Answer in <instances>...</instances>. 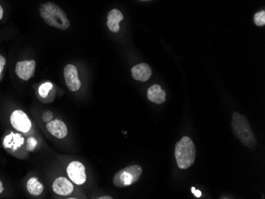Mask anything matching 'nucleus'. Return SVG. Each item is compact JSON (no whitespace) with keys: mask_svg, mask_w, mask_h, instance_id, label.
Returning a JSON list of instances; mask_svg holds the SVG:
<instances>
[{"mask_svg":"<svg viewBox=\"0 0 265 199\" xmlns=\"http://www.w3.org/2000/svg\"><path fill=\"white\" fill-rule=\"evenodd\" d=\"M39 13L45 23L50 27L66 31L70 27V21L66 13L57 4L51 2L41 4Z\"/></svg>","mask_w":265,"mask_h":199,"instance_id":"obj_1","label":"nucleus"},{"mask_svg":"<svg viewBox=\"0 0 265 199\" xmlns=\"http://www.w3.org/2000/svg\"><path fill=\"white\" fill-rule=\"evenodd\" d=\"M232 130L235 137L249 148L256 147V140L253 129L244 115L234 112L232 116Z\"/></svg>","mask_w":265,"mask_h":199,"instance_id":"obj_2","label":"nucleus"},{"mask_svg":"<svg viewBox=\"0 0 265 199\" xmlns=\"http://www.w3.org/2000/svg\"><path fill=\"white\" fill-rule=\"evenodd\" d=\"M175 157L180 169L184 170L193 165L196 160V148L190 137H183L176 143Z\"/></svg>","mask_w":265,"mask_h":199,"instance_id":"obj_3","label":"nucleus"},{"mask_svg":"<svg viewBox=\"0 0 265 199\" xmlns=\"http://www.w3.org/2000/svg\"><path fill=\"white\" fill-rule=\"evenodd\" d=\"M142 172V167L140 165L128 166L114 175L113 183L116 187L119 188L130 187L138 181Z\"/></svg>","mask_w":265,"mask_h":199,"instance_id":"obj_4","label":"nucleus"},{"mask_svg":"<svg viewBox=\"0 0 265 199\" xmlns=\"http://www.w3.org/2000/svg\"><path fill=\"white\" fill-rule=\"evenodd\" d=\"M10 122L14 130L21 134H28L32 129V122L29 118L28 115L24 112L23 110L19 109L14 110L11 113Z\"/></svg>","mask_w":265,"mask_h":199,"instance_id":"obj_5","label":"nucleus"},{"mask_svg":"<svg viewBox=\"0 0 265 199\" xmlns=\"http://www.w3.org/2000/svg\"><path fill=\"white\" fill-rule=\"evenodd\" d=\"M67 174L73 183L77 185H83L87 180L85 167L80 161L71 162L67 167Z\"/></svg>","mask_w":265,"mask_h":199,"instance_id":"obj_6","label":"nucleus"},{"mask_svg":"<svg viewBox=\"0 0 265 199\" xmlns=\"http://www.w3.org/2000/svg\"><path fill=\"white\" fill-rule=\"evenodd\" d=\"M64 80L68 89L73 92L79 91L81 87V81L79 78L78 70L73 64L66 65L64 70Z\"/></svg>","mask_w":265,"mask_h":199,"instance_id":"obj_7","label":"nucleus"},{"mask_svg":"<svg viewBox=\"0 0 265 199\" xmlns=\"http://www.w3.org/2000/svg\"><path fill=\"white\" fill-rule=\"evenodd\" d=\"M35 69L36 61L34 60L18 61L15 66V73L17 77L24 81H28L32 78L35 72Z\"/></svg>","mask_w":265,"mask_h":199,"instance_id":"obj_8","label":"nucleus"},{"mask_svg":"<svg viewBox=\"0 0 265 199\" xmlns=\"http://www.w3.org/2000/svg\"><path fill=\"white\" fill-rule=\"evenodd\" d=\"M53 190L60 196H69L74 190L73 182L65 177H58L53 183Z\"/></svg>","mask_w":265,"mask_h":199,"instance_id":"obj_9","label":"nucleus"},{"mask_svg":"<svg viewBox=\"0 0 265 199\" xmlns=\"http://www.w3.org/2000/svg\"><path fill=\"white\" fill-rule=\"evenodd\" d=\"M46 129L50 134L58 139H64L68 135V127L61 120L55 119L47 122Z\"/></svg>","mask_w":265,"mask_h":199,"instance_id":"obj_10","label":"nucleus"},{"mask_svg":"<svg viewBox=\"0 0 265 199\" xmlns=\"http://www.w3.org/2000/svg\"><path fill=\"white\" fill-rule=\"evenodd\" d=\"M131 72L132 77H134V80L141 82L148 81L153 74L150 66L146 63H141L133 67Z\"/></svg>","mask_w":265,"mask_h":199,"instance_id":"obj_11","label":"nucleus"},{"mask_svg":"<svg viewBox=\"0 0 265 199\" xmlns=\"http://www.w3.org/2000/svg\"><path fill=\"white\" fill-rule=\"evenodd\" d=\"M25 138L21 134L11 133L10 135L6 136L4 141V146L6 150L17 151L18 148L25 144Z\"/></svg>","mask_w":265,"mask_h":199,"instance_id":"obj_12","label":"nucleus"},{"mask_svg":"<svg viewBox=\"0 0 265 199\" xmlns=\"http://www.w3.org/2000/svg\"><path fill=\"white\" fill-rule=\"evenodd\" d=\"M123 14L119 10L113 9L109 12L107 25L111 32L117 33L120 31V21L123 20Z\"/></svg>","mask_w":265,"mask_h":199,"instance_id":"obj_13","label":"nucleus"},{"mask_svg":"<svg viewBox=\"0 0 265 199\" xmlns=\"http://www.w3.org/2000/svg\"><path fill=\"white\" fill-rule=\"evenodd\" d=\"M149 100L157 104H162L166 100V92L158 84L153 85L149 88L147 92Z\"/></svg>","mask_w":265,"mask_h":199,"instance_id":"obj_14","label":"nucleus"},{"mask_svg":"<svg viewBox=\"0 0 265 199\" xmlns=\"http://www.w3.org/2000/svg\"><path fill=\"white\" fill-rule=\"evenodd\" d=\"M27 189L31 195L39 196L44 191V186L36 177H32L27 181Z\"/></svg>","mask_w":265,"mask_h":199,"instance_id":"obj_15","label":"nucleus"},{"mask_svg":"<svg viewBox=\"0 0 265 199\" xmlns=\"http://www.w3.org/2000/svg\"><path fill=\"white\" fill-rule=\"evenodd\" d=\"M53 87H54V85H53L52 83H44L38 88V94L42 98H45V97L48 96V94H50V91L53 89Z\"/></svg>","mask_w":265,"mask_h":199,"instance_id":"obj_16","label":"nucleus"},{"mask_svg":"<svg viewBox=\"0 0 265 199\" xmlns=\"http://www.w3.org/2000/svg\"><path fill=\"white\" fill-rule=\"evenodd\" d=\"M254 23L257 27H263L265 25V11L257 12L254 15Z\"/></svg>","mask_w":265,"mask_h":199,"instance_id":"obj_17","label":"nucleus"},{"mask_svg":"<svg viewBox=\"0 0 265 199\" xmlns=\"http://www.w3.org/2000/svg\"><path fill=\"white\" fill-rule=\"evenodd\" d=\"M53 117H54V114H53L52 111H50V110L44 113L42 115L43 121H45V122L52 121Z\"/></svg>","mask_w":265,"mask_h":199,"instance_id":"obj_18","label":"nucleus"},{"mask_svg":"<svg viewBox=\"0 0 265 199\" xmlns=\"http://www.w3.org/2000/svg\"><path fill=\"white\" fill-rule=\"evenodd\" d=\"M6 63H7V61H6L5 57L0 54V77L2 76L3 71L5 68Z\"/></svg>","mask_w":265,"mask_h":199,"instance_id":"obj_19","label":"nucleus"},{"mask_svg":"<svg viewBox=\"0 0 265 199\" xmlns=\"http://www.w3.org/2000/svg\"><path fill=\"white\" fill-rule=\"evenodd\" d=\"M191 192L195 194L196 197H200L202 196V192L200 190H196L195 187H191Z\"/></svg>","mask_w":265,"mask_h":199,"instance_id":"obj_20","label":"nucleus"},{"mask_svg":"<svg viewBox=\"0 0 265 199\" xmlns=\"http://www.w3.org/2000/svg\"><path fill=\"white\" fill-rule=\"evenodd\" d=\"M3 17H4V8L0 5V20L2 19Z\"/></svg>","mask_w":265,"mask_h":199,"instance_id":"obj_21","label":"nucleus"},{"mask_svg":"<svg viewBox=\"0 0 265 199\" xmlns=\"http://www.w3.org/2000/svg\"><path fill=\"white\" fill-rule=\"evenodd\" d=\"M4 184H3V182L0 180V194H2L4 192Z\"/></svg>","mask_w":265,"mask_h":199,"instance_id":"obj_22","label":"nucleus"},{"mask_svg":"<svg viewBox=\"0 0 265 199\" xmlns=\"http://www.w3.org/2000/svg\"><path fill=\"white\" fill-rule=\"evenodd\" d=\"M100 199H112V197L110 196H102V197H99Z\"/></svg>","mask_w":265,"mask_h":199,"instance_id":"obj_23","label":"nucleus"},{"mask_svg":"<svg viewBox=\"0 0 265 199\" xmlns=\"http://www.w3.org/2000/svg\"><path fill=\"white\" fill-rule=\"evenodd\" d=\"M141 1H150V0H141Z\"/></svg>","mask_w":265,"mask_h":199,"instance_id":"obj_24","label":"nucleus"}]
</instances>
